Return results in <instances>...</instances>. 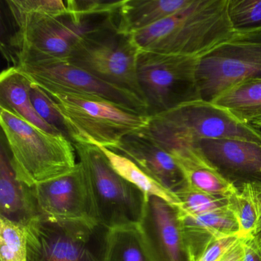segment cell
<instances>
[{
  "label": "cell",
  "instance_id": "19",
  "mask_svg": "<svg viewBox=\"0 0 261 261\" xmlns=\"http://www.w3.org/2000/svg\"><path fill=\"white\" fill-rule=\"evenodd\" d=\"M30 85V81L16 67L4 70L0 76V108L11 111L46 132L63 134L39 117L32 103Z\"/></svg>",
  "mask_w": 261,
  "mask_h": 261
},
{
  "label": "cell",
  "instance_id": "8",
  "mask_svg": "<svg viewBox=\"0 0 261 261\" xmlns=\"http://www.w3.org/2000/svg\"><path fill=\"white\" fill-rule=\"evenodd\" d=\"M94 201L97 222L111 230L137 227L147 195L119 175L101 149L74 143Z\"/></svg>",
  "mask_w": 261,
  "mask_h": 261
},
{
  "label": "cell",
  "instance_id": "2",
  "mask_svg": "<svg viewBox=\"0 0 261 261\" xmlns=\"http://www.w3.org/2000/svg\"><path fill=\"white\" fill-rule=\"evenodd\" d=\"M228 0H192L172 16L131 34L140 51L200 58L235 32L227 15Z\"/></svg>",
  "mask_w": 261,
  "mask_h": 261
},
{
  "label": "cell",
  "instance_id": "6",
  "mask_svg": "<svg viewBox=\"0 0 261 261\" xmlns=\"http://www.w3.org/2000/svg\"><path fill=\"white\" fill-rule=\"evenodd\" d=\"M25 226L29 261H108L112 230L99 223L37 216Z\"/></svg>",
  "mask_w": 261,
  "mask_h": 261
},
{
  "label": "cell",
  "instance_id": "23",
  "mask_svg": "<svg viewBox=\"0 0 261 261\" xmlns=\"http://www.w3.org/2000/svg\"><path fill=\"white\" fill-rule=\"evenodd\" d=\"M99 148L106 155L113 169L145 195L159 197L170 204L178 205L179 201L174 192L163 187L129 159L108 148Z\"/></svg>",
  "mask_w": 261,
  "mask_h": 261
},
{
  "label": "cell",
  "instance_id": "29",
  "mask_svg": "<svg viewBox=\"0 0 261 261\" xmlns=\"http://www.w3.org/2000/svg\"><path fill=\"white\" fill-rule=\"evenodd\" d=\"M30 96L33 107L39 117L68 137L62 117L55 109L48 96L40 88L33 83L30 85Z\"/></svg>",
  "mask_w": 261,
  "mask_h": 261
},
{
  "label": "cell",
  "instance_id": "31",
  "mask_svg": "<svg viewBox=\"0 0 261 261\" xmlns=\"http://www.w3.org/2000/svg\"><path fill=\"white\" fill-rule=\"evenodd\" d=\"M244 261H261V236L259 234L241 238Z\"/></svg>",
  "mask_w": 261,
  "mask_h": 261
},
{
  "label": "cell",
  "instance_id": "24",
  "mask_svg": "<svg viewBox=\"0 0 261 261\" xmlns=\"http://www.w3.org/2000/svg\"><path fill=\"white\" fill-rule=\"evenodd\" d=\"M108 261H152L137 226L112 230Z\"/></svg>",
  "mask_w": 261,
  "mask_h": 261
},
{
  "label": "cell",
  "instance_id": "9",
  "mask_svg": "<svg viewBox=\"0 0 261 261\" xmlns=\"http://www.w3.org/2000/svg\"><path fill=\"white\" fill-rule=\"evenodd\" d=\"M198 61L196 57L140 50L137 77L149 117L201 100L196 79Z\"/></svg>",
  "mask_w": 261,
  "mask_h": 261
},
{
  "label": "cell",
  "instance_id": "16",
  "mask_svg": "<svg viewBox=\"0 0 261 261\" xmlns=\"http://www.w3.org/2000/svg\"><path fill=\"white\" fill-rule=\"evenodd\" d=\"M178 212L192 261H196L216 240L239 235V224L228 206L198 215H188L179 208Z\"/></svg>",
  "mask_w": 261,
  "mask_h": 261
},
{
  "label": "cell",
  "instance_id": "11",
  "mask_svg": "<svg viewBox=\"0 0 261 261\" xmlns=\"http://www.w3.org/2000/svg\"><path fill=\"white\" fill-rule=\"evenodd\" d=\"M31 83L46 93L101 97L127 109L147 114L143 98L126 88L105 82L69 61H51L15 66Z\"/></svg>",
  "mask_w": 261,
  "mask_h": 261
},
{
  "label": "cell",
  "instance_id": "21",
  "mask_svg": "<svg viewBox=\"0 0 261 261\" xmlns=\"http://www.w3.org/2000/svg\"><path fill=\"white\" fill-rule=\"evenodd\" d=\"M212 103L248 124L261 117V79L241 82L226 90Z\"/></svg>",
  "mask_w": 261,
  "mask_h": 261
},
{
  "label": "cell",
  "instance_id": "13",
  "mask_svg": "<svg viewBox=\"0 0 261 261\" xmlns=\"http://www.w3.org/2000/svg\"><path fill=\"white\" fill-rule=\"evenodd\" d=\"M137 228L152 261H192L176 205L147 196Z\"/></svg>",
  "mask_w": 261,
  "mask_h": 261
},
{
  "label": "cell",
  "instance_id": "25",
  "mask_svg": "<svg viewBox=\"0 0 261 261\" xmlns=\"http://www.w3.org/2000/svg\"><path fill=\"white\" fill-rule=\"evenodd\" d=\"M0 261H29L27 226L0 217Z\"/></svg>",
  "mask_w": 261,
  "mask_h": 261
},
{
  "label": "cell",
  "instance_id": "18",
  "mask_svg": "<svg viewBox=\"0 0 261 261\" xmlns=\"http://www.w3.org/2000/svg\"><path fill=\"white\" fill-rule=\"evenodd\" d=\"M192 0H124L117 15L120 33L131 35L182 10Z\"/></svg>",
  "mask_w": 261,
  "mask_h": 261
},
{
  "label": "cell",
  "instance_id": "14",
  "mask_svg": "<svg viewBox=\"0 0 261 261\" xmlns=\"http://www.w3.org/2000/svg\"><path fill=\"white\" fill-rule=\"evenodd\" d=\"M192 148L235 187L261 185V144L240 139H205Z\"/></svg>",
  "mask_w": 261,
  "mask_h": 261
},
{
  "label": "cell",
  "instance_id": "15",
  "mask_svg": "<svg viewBox=\"0 0 261 261\" xmlns=\"http://www.w3.org/2000/svg\"><path fill=\"white\" fill-rule=\"evenodd\" d=\"M112 151L129 159L174 193L186 185L182 172L174 157L142 130L126 136Z\"/></svg>",
  "mask_w": 261,
  "mask_h": 261
},
{
  "label": "cell",
  "instance_id": "12",
  "mask_svg": "<svg viewBox=\"0 0 261 261\" xmlns=\"http://www.w3.org/2000/svg\"><path fill=\"white\" fill-rule=\"evenodd\" d=\"M30 191L36 217L97 222L89 185L80 163L69 173L35 185Z\"/></svg>",
  "mask_w": 261,
  "mask_h": 261
},
{
  "label": "cell",
  "instance_id": "35",
  "mask_svg": "<svg viewBox=\"0 0 261 261\" xmlns=\"http://www.w3.org/2000/svg\"><path fill=\"white\" fill-rule=\"evenodd\" d=\"M258 234H259L261 236V233H258Z\"/></svg>",
  "mask_w": 261,
  "mask_h": 261
},
{
  "label": "cell",
  "instance_id": "27",
  "mask_svg": "<svg viewBox=\"0 0 261 261\" xmlns=\"http://www.w3.org/2000/svg\"><path fill=\"white\" fill-rule=\"evenodd\" d=\"M227 15L235 33L261 28V0H228Z\"/></svg>",
  "mask_w": 261,
  "mask_h": 261
},
{
  "label": "cell",
  "instance_id": "1",
  "mask_svg": "<svg viewBox=\"0 0 261 261\" xmlns=\"http://www.w3.org/2000/svg\"><path fill=\"white\" fill-rule=\"evenodd\" d=\"M16 31L10 39L14 65L69 59L77 39L111 16L80 19L61 0H7Z\"/></svg>",
  "mask_w": 261,
  "mask_h": 261
},
{
  "label": "cell",
  "instance_id": "26",
  "mask_svg": "<svg viewBox=\"0 0 261 261\" xmlns=\"http://www.w3.org/2000/svg\"><path fill=\"white\" fill-rule=\"evenodd\" d=\"M179 201L177 207L190 215H202L228 206V198L217 196L186 185L175 192Z\"/></svg>",
  "mask_w": 261,
  "mask_h": 261
},
{
  "label": "cell",
  "instance_id": "3",
  "mask_svg": "<svg viewBox=\"0 0 261 261\" xmlns=\"http://www.w3.org/2000/svg\"><path fill=\"white\" fill-rule=\"evenodd\" d=\"M0 124L18 180L29 187L62 176L77 166L68 137L46 132L0 108Z\"/></svg>",
  "mask_w": 261,
  "mask_h": 261
},
{
  "label": "cell",
  "instance_id": "5",
  "mask_svg": "<svg viewBox=\"0 0 261 261\" xmlns=\"http://www.w3.org/2000/svg\"><path fill=\"white\" fill-rule=\"evenodd\" d=\"M45 92V91H44ZM74 143L115 149L126 136L146 127L149 116L101 97L45 92Z\"/></svg>",
  "mask_w": 261,
  "mask_h": 261
},
{
  "label": "cell",
  "instance_id": "10",
  "mask_svg": "<svg viewBox=\"0 0 261 261\" xmlns=\"http://www.w3.org/2000/svg\"><path fill=\"white\" fill-rule=\"evenodd\" d=\"M196 79L201 100L207 102L244 81L261 79V28L234 33L198 58Z\"/></svg>",
  "mask_w": 261,
  "mask_h": 261
},
{
  "label": "cell",
  "instance_id": "28",
  "mask_svg": "<svg viewBox=\"0 0 261 261\" xmlns=\"http://www.w3.org/2000/svg\"><path fill=\"white\" fill-rule=\"evenodd\" d=\"M123 3L124 0H68L66 4L68 15L82 20L116 15Z\"/></svg>",
  "mask_w": 261,
  "mask_h": 261
},
{
  "label": "cell",
  "instance_id": "33",
  "mask_svg": "<svg viewBox=\"0 0 261 261\" xmlns=\"http://www.w3.org/2000/svg\"><path fill=\"white\" fill-rule=\"evenodd\" d=\"M247 125L251 126L252 128H261V117L252 120Z\"/></svg>",
  "mask_w": 261,
  "mask_h": 261
},
{
  "label": "cell",
  "instance_id": "17",
  "mask_svg": "<svg viewBox=\"0 0 261 261\" xmlns=\"http://www.w3.org/2000/svg\"><path fill=\"white\" fill-rule=\"evenodd\" d=\"M0 217L24 225L36 217L30 187L18 180L4 145L0 151Z\"/></svg>",
  "mask_w": 261,
  "mask_h": 261
},
{
  "label": "cell",
  "instance_id": "30",
  "mask_svg": "<svg viewBox=\"0 0 261 261\" xmlns=\"http://www.w3.org/2000/svg\"><path fill=\"white\" fill-rule=\"evenodd\" d=\"M240 238L239 235H233L216 240L204 250L196 261H219Z\"/></svg>",
  "mask_w": 261,
  "mask_h": 261
},
{
  "label": "cell",
  "instance_id": "32",
  "mask_svg": "<svg viewBox=\"0 0 261 261\" xmlns=\"http://www.w3.org/2000/svg\"><path fill=\"white\" fill-rule=\"evenodd\" d=\"M219 261H244V250L241 238Z\"/></svg>",
  "mask_w": 261,
  "mask_h": 261
},
{
  "label": "cell",
  "instance_id": "4",
  "mask_svg": "<svg viewBox=\"0 0 261 261\" xmlns=\"http://www.w3.org/2000/svg\"><path fill=\"white\" fill-rule=\"evenodd\" d=\"M173 155L205 139H240L261 144V134L212 102L195 100L149 117L142 129Z\"/></svg>",
  "mask_w": 261,
  "mask_h": 261
},
{
  "label": "cell",
  "instance_id": "22",
  "mask_svg": "<svg viewBox=\"0 0 261 261\" xmlns=\"http://www.w3.org/2000/svg\"><path fill=\"white\" fill-rule=\"evenodd\" d=\"M228 207L239 224V236L261 233V185L248 183L237 187L228 198Z\"/></svg>",
  "mask_w": 261,
  "mask_h": 261
},
{
  "label": "cell",
  "instance_id": "7",
  "mask_svg": "<svg viewBox=\"0 0 261 261\" xmlns=\"http://www.w3.org/2000/svg\"><path fill=\"white\" fill-rule=\"evenodd\" d=\"M117 15L110 16L82 35L74 44L68 61L105 82L129 90L143 99L137 77L140 49L131 35L119 31Z\"/></svg>",
  "mask_w": 261,
  "mask_h": 261
},
{
  "label": "cell",
  "instance_id": "34",
  "mask_svg": "<svg viewBox=\"0 0 261 261\" xmlns=\"http://www.w3.org/2000/svg\"><path fill=\"white\" fill-rule=\"evenodd\" d=\"M253 129H256V131H258V132L259 133V134H261V128H253Z\"/></svg>",
  "mask_w": 261,
  "mask_h": 261
},
{
  "label": "cell",
  "instance_id": "20",
  "mask_svg": "<svg viewBox=\"0 0 261 261\" xmlns=\"http://www.w3.org/2000/svg\"><path fill=\"white\" fill-rule=\"evenodd\" d=\"M178 163L186 185L217 196L229 198L237 188L212 167L199 152L191 148L172 155Z\"/></svg>",
  "mask_w": 261,
  "mask_h": 261
}]
</instances>
